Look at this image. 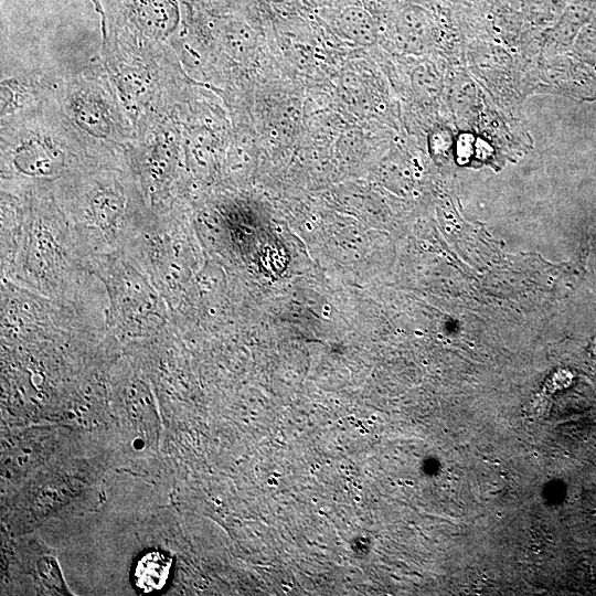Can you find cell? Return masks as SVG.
Segmentation results:
<instances>
[{
	"instance_id": "cell-1",
	"label": "cell",
	"mask_w": 596,
	"mask_h": 596,
	"mask_svg": "<svg viewBox=\"0 0 596 596\" xmlns=\"http://www.w3.org/2000/svg\"><path fill=\"white\" fill-rule=\"evenodd\" d=\"M51 102L95 163L128 161L135 129L105 63L61 82Z\"/></svg>"
},
{
	"instance_id": "cell-2",
	"label": "cell",
	"mask_w": 596,
	"mask_h": 596,
	"mask_svg": "<svg viewBox=\"0 0 596 596\" xmlns=\"http://www.w3.org/2000/svg\"><path fill=\"white\" fill-rule=\"evenodd\" d=\"M1 162L7 173L35 181L73 174L95 163L51 99L36 111L1 124Z\"/></svg>"
},
{
	"instance_id": "cell-3",
	"label": "cell",
	"mask_w": 596,
	"mask_h": 596,
	"mask_svg": "<svg viewBox=\"0 0 596 596\" xmlns=\"http://www.w3.org/2000/svg\"><path fill=\"white\" fill-rule=\"evenodd\" d=\"M172 561L167 554L152 551L142 555L134 568V583L143 593L160 590L167 584Z\"/></svg>"
},
{
	"instance_id": "cell-4",
	"label": "cell",
	"mask_w": 596,
	"mask_h": 596,
	"mask_svg": "<svg viewBox=\"0 0 596 596\" xmlns=\"http://www.w3.org/2000/svg\"><path fill=\"white\" fill-rule=\"evenodd\" d=\"M398 29L401 38L413 51L422 50L432 38V22L419 9L405 10L400 18Z\"/></svg>"
},
{
	"instance_id": "cell-5",
	"label": "cell",
	"mask_w": 596,
	"mask_h": 596,
	"mask_svg": "<svg viewBox=\"0 0 596 596\" xmlns=\"http://www.w3.org/2000/svg\"><path fill=\"white\" fill-rule=\"evenodd\" d=\"M339 28L348 39L356 43L368 45L375 41L373 20L361 8H345L340 14Z\"/></svg>"
},
{
	"instance_id": "cell-6",
	"label": "cell",
	"mask_w": 596,
	"mask_h": 596,
	"mask_svg": "<svg viewBox=\"0 0 596 596\" xmlns=\"http://www.w3.org/2000/svg\"><path fill=\"white\" fill-rule=\"evenodd\" d=\"M439 77L430 65H422L414 74V86L422 96L434 97L439 91Z\"/></svg>"
},
{
	"instance_id": "cell-7",
	"label": "cell",
	"mask_w": 596,
	"mask_h": 596,
	"mask_svg": "<svg viewBox=\"0 0 596 596\" xmlns=\"http://www.w3.org/2000/svg\"><path fill=\"white\" fill-rule=\"evenodd\" d=\"M525 14L534 23H546L550 18L547 0H522Z\"/></svg>"
},
{
	"instance_id": "cell-8",
	"label": "cell",
	"mask_w": 596,
	"mask_h": 596,
	"mask_svg": "<svg viewBox=\"0 0 596 596\" xmlns=\"http://www.w3.org/2000/svg\"><path fill=\"white\" fill-rule=\"evenodd\" d=\"M470 1H473V2H476V1H480V0H470Z\"/></svg>"
}]
</instances>
